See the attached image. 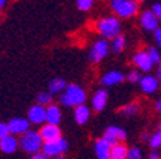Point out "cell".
Returning <instances> with one entry per match:
<instances>
[{
	"label": "cell",
	"instance_id": "6da1fadb",
	"mask_svg": "<svg viewBox=\"0 0 161 159\" xmlns=\"http://www.w3.org/2000/svg\"><path fill=\"white\" fill-rule=\"evenodd\" d=\"M85 100H86V92L80 86L74 85V83L68 85L66 89L60 93V98H59L60 105L68 106V108L82 105V103H85Z\"/></svg>",
	"mask_w": 161,
	"mask_h": 159
},
{
	"label": "cell",
	"instance_id": "7a4b0ae2",
	"mask_svg": "<svg viewBox=\"0 0 161 159\" xmlns=\"http://www.w3.org/2000/svg\"><path fill=\"white\" fill-rule=\"evenodd\" d=\"M97 30L104 39H114L121 34V22L118 16L102 17L97 22Z\"/></svg>",
	"mask_w": 161,
	"mask_h": 159
},
{
	"label": "cell",
	"instance_id": "3957f363",
	"mask_svg": "<svg viewBox=\"0 0 161 159\" xmlns=\"http://www.w3.org/2000/svg\"><path fill=\"white\" fill-rule=\"evenodd\" d=\"M19 143L20 148L27 153H37L42 151V146H43V139L40 136L39 132L36 130H26L25 133H22L19 138Z\"/></svg>",
	"mask_w": 161,
	"mask_h": 159
},
{
	"label": "cell",
	"instance_id": "277c9868",
	"mask_svg": "<svg viewBox=\"0 0 161 159\" xmlns=\"http://www.w3.org/2000/svg\"><path fill=\"white\" fill-rule=\"evenodd\" d=\"M111 9L121 19H130L138 13V2L137 0H112Z\"/></svg>",
	"mask_w": 161,
	"mask_h": 159
},
{
	"label": "cell",
	"instance_id": "5b68a950",
	"mask_svg": "<svg viewBox=\"0 0 161 159\" xmlns=\"http://www.w3.org/2000/svg\"><path fill=\"white\" fill-rule=\"evenodd\" d=\"M111 50V45L108 43V39L97 40L89 50V60L92 63H99L108 56Z\"/></svg>",
	"mask_w": 161,
	"mask_h": 159
},
{
	"label": "cell",
	"instance_id": "8992f818",
	"mask_svg": "<svg viewBox=\"0 0 161 159\" xmlns=\"http://www.w3.org/2000/svg\"><path fill=\"white\" fill-rule=\"evenodd\" d=\"M68 140L65 138H58L55 140H50V142H43V146H42V152L46 153L47 156L53 158L56 155H60V153H65L68 151Z\"/></svg>",
	"mask_w": 161,
	"mask_h": 159
},
{
	"label": "cell",
	"instance_id": "52a82bcc",
	"mask_svg": "<svg viewBox=\"0 0 161 159\" xmlns=\"http://www.w3.org/2000/svg\"><path fill=\"white\" fill-rule=\"evenodd\" d=\"M132 63L141 72H145V73H150L153 70V67H154V63L150 59V55H148L147 50H138L132 56Z\"/></svg>",
	"mask_w": 161,
	"mask_h": 159
},
{
	"label": "cell",
	"instance_id": "ba28073f",
	"mask_svg": "<svg viewBox=\"0 0 161 159\" xmlns=\"http://www.w3.org/2000/svg\"><path fill=\"white\" fill-rule=\"evenodd\" d=\"M27 119L33 125H43L46 122V106L43 105H33L27 112Z\"/></svg>",
	"mask_w": 161,
	"mask_h": 159
},
{
	"label": "cell",
	"instance_id": "9c48e42d",
	"mask_svg": "<svg viewBox=\"0 0 161 159\" xmlns=\"http://www.w3.org/2000/svg\"><path fill=\"white\" fill-rule=\"evenodd\" d=\"M138 83H140L141 90H142L145 95H154V93L158 90V87H160V82H158L157 76H153L150 73L141 76V79Z\"/></svg>",
	"mask_w": 161,
	"mask_h": 159
},
{
	"label": "cell",
	"instance_id": "30bf717a",
	"mask_svg": "<svg viewBox=\"0 0 161 159\" xmlns=\"http://www.w3.org/2000/svg\"><path fill=\"white\" fill-rule=\"evenodd\" d=\"M140 24L147 32H154L160 26V20L157 19V16H155V13L153 10H145L140 16Z\"/></svg>",
	"mask_w": 161,
	"mask_h": 159
},
{
	"label": "cell",
	"instance_id": "8fae6325",
	"mask_svg": "<svg viewBox=\"0 0 161 159\" xmlns=\"http://www.w3.org/2000/svg\"><path fill=\"white\" fill-rule=\"evenodd\" d=\"M104 138L111 145H114V143H118V142H124L127 139V132L122 128H119V126H109L105 130Z\"/></svg>",
	"mask_w": 161,
	"mask_h": 159
},
{
	"label": "cell",
	"instance_id": "7c38bea8",
	"mask_svg": "<svg viewBox=\"0 0 161 159\" xmlns=\"http://www.w3.org/2000/svg\"><path fill=\"white\" fill-rule=\"evenodd\" d=\"M39 133H40V136H42L43 142H50V140H55V139H58V138H60L59 125H53V123L45 122V125L40 128Z\"/></svg>",
	"mask_w": 161,
	"mask_h": 159
},
{
	"label": "cell",
	"instance_id": "4fadbf2b",
	"mask_svg": "<svg viewBox=\"0 0 161 159\" xmlns=\"http://www.w3.org/2000/svg\"><path fill=\"white\" fill-rule=\"evenodd\" d=\"M20 148V143H19V139L16 138V135H12L9 133L7 136H4L3 139H0V151L3 153H14L17 149Z\"/></svg>",
	"mask_w": 161,
	"mask_h": 159
},
{
	"label": "cell",
	"instance_id": "5bb4252c",
	"mask_svg": "<svg viewBox=\"0 0 161 159\" xmlns=\"http://www.w3.org/2000/svg\"><path fill=\"white\" fill-rule=\"evenodd\" d=\"M9 129L12 135H22L26 130H29L30 128V122L29 119H25V118H13V119L9 120Z\"/></svg>",
	"mask_w": 161,
	"mask_h": 159
},
{
	"label": "cell",
	"instance_id": "9a60e30c",
	"mask_svg": "<svg viewBox=\"0 0 161 159\" xmlns=\"http://www.w3.org/2000/svg\"><path fill=\"white\" fill-rule=\"evenodd\" d=\"M125 80V76L119 70H109L101 77V83L104 86H115V85H119Z\"/></svg>",
	"mask_w": 161,
	"mask_h": 159
},
{
	"label": "cell",
	"instance_id": "2e32d148",
	"mask_svg": "<svg viewBox=\"0 0 161 159\" xmlns=\"http://www.w3.org/2000/svg\"><path fill=\"white\" fill-rule=\"evenodd\" d=\"M108 103V92L105 89H98L92 96V109L101 112L105 109Z\"/></svg>",
	"mask_w": 161,
	"mask_h": 159
},
{
	"label": "cell",
	"instance_id": "e0dca14e",
	"mask_svg": "<svg viewBox=\"0 0 161 159\" xmlns=\"http://www.w3.org/2000/svg\"><path fill=\"white\" fill-rule=\"evenodd\" d=\"M111 143L108 142L105 138H101L95 142V155L98 159H109V152H111Z\"/></svg>",
	"mask_w": 161,
	"mask_h": 159
},
{
	"label": "cell",
	"instance_id": "ac0fdd59",
	"mask_svg": "<svg viewBox=\"0 0 161 159\" xmlns=\"http://www.w3.org/2000/svg\"><path fill=\"white\" fill-rule=\"evenodd\" d=\"M60 119H62V112L58 105H47L46 106V122L53 123V125H59Z\"/></svg>",
	"mask_w": 161,
	"mask_h": 159
},
{
	"label": "cell",
	"instance_id": "d6986e66",
	"mask_svg": "<svg viewBox=\"0 0 161 159\" xmlns=\"http://www.w3.org/2000/svg\"><path fill=\"white\" fill-rule=\"evenodd\" d=\"M91 118V110L88 106H85V103L75 106V120L79 125H85Z\"/></svg>",
	"mask_w": 161,
	"mask_h": 159
},
{
	"label": "cell",
	"instance_id": "ffe728a7",
	"mask_svg": "<svg viewBox=\"0 0 161 159\" xmlns=\"http://www.w3.org/2000/svg\"><path fill=\"white\" fill-rule=\"evenodd\" d=\"M127 156H128V148L122 142L114 143L111 146L109 159H127Z\"/></svg>",
	"mask_w": 161,
	"mask_h": 159
},
{
	"label": "cell",
	"instance_id": "44dd1931",
	"mask_svg": "<svg viewBox=\"0 0 161 159\" xmlns=\"http://www.w3.org/2000/svg\"><path fill=\"white\" fill-rule=\"evenodd\" d=\"M66 82H65L62 77H55L49 82V92L53 95V93H62L66 89Z\"/></svg>",
	"mask_w": 161,
	"mask_h": 159
},
{
	"label": "cell",
	"instance_id": "7402d4cb",
	"mask_svg": "<svg viewBox=\"0 0 161 159\" xmlns=\"http://www.w3.org/2000/svg\"><path fill=\"white\" fill-rule=\"evenodd\" d=\"M138 110H140V103L132 102V103H128V105L122 106V108L119 109V115L125 116V118H131V116L137 115Z\"/></svg>",
	"mask_w": 161,
	"mask_h": 159
},
{
	"label": "cell",
	"instance_id": "603a6c76",
	"mask_svg": "<svg viewBox=\"0 0 161 159\" xmlns=\"http://www.w3.org/2000/svg\"><path fill=\"white\" fill-rule=\"evenodd\" d=\"M112 42H111V50L115 53H119L124 50L125 45H127V39H125L122 34H118V36H115L114 39H111Z\"/></svg>",
	"mask_w": 161,
	"mask_h": 159
},
{
	"label": "cell",
	"instance_id": "cb8c5ba5",
	"mask_svg": "<svg viewBox=\"0 0 161 159\" xmlns=\"http://www.w3.org/2000/svg\"><path fill=\"white\" fill-rule=\"evenodd\" d=\"M36 103L43 105V106L50 105V103H52V93H50V92H40V93H37Z\"/></svg>",
	"mask_w": 161,
	"mask_h": 159
},
{
	"label": "cell",
	"instance_id": "d4e9b609",
	"mask_svg": "<svg viewBox=\"0 0 161 159\" xmlns=\"http://www.w3.org/2000/svg\"><path fill=\"white\" fill-rule=\"evenodd\" d=\"M150 146L153 149H158L161 148V128L154 133V135L150 136Z\"/></svg>",
	"mask_w": 161,
	"mask_h": 159
},
{
	"label": "cell",
	"instance_id": "484cf974",
	"mask_svg": "<svg viewBox=\"0 0 161 159\" xmlns=\"http://www.w3.org/2000/svg\"><path fill=\"white\" fill-rule=\"evenodd\" d=\"M148 55H150V59L153 60V63L154 65H160L161 63V52L157 49V47H150V49L147 50Z\"/></svg>",
	"mask_w": 161,
	"mask_h": 159
},
{
	"label": "cell",
	"instance_id": "4316f807",
	"mask_svg": "<svg viewBox=\"0 0 161 159\" xmlns=\"http://www.w3.org/2000/svg\"><path fill=\"white\" fill-rule=\"evenodd\" d=\"M95 0H76V7L80 12H88L92 9Z\"/></svg>",
	"mask_w": 161,
	"mask_h": 159
},
{
	"label": "cell",
	"instance_id": "83f0119b",
	"mask_svg": "<svg viewBox=\"0 0 161 159\" xmlns=\"http://www.w3.org/2000/svg\"><path fill=\"white\" fill-rule=\"evenodd\" d=\"M127 159H142V151L138 146H132V148L128 149Z\"/></svg>",
	"mask_w": 161,
	"mask_h": 159
},
{
	"label": "cell",
	"instance_id": "f1b7e54d",
	"mask_svg": "<svg viewBox=\"0 0 161 159\" xmlns=\"http://www.w3.org/2000/svg\"><path fill=\"white\" fill-rule=\"evenodd\" d=\"M127 79L131 83H138L141 79V70H131L127 75Z\"/></svg>",
	"mask_w": 161,
	"mask_h": 159
},
{
	"label": "cell",
	"instance_id": "f546056e",
	"mask_svg": "<svg viewBox=\"0 0 161 159\" xmlns=\"http://www.w3.org/2000/svg\"><path fill=\"white\" fill-rule=\"evenodd\" d=\"M10 133V129H9V125L7 123H3L0 122V139H3L4 136H7Z\"/></svg>",
	"mask_w": 161,
	"mask_h": 159
},
{
	"label": "cell",
	"instance_id": "4dcf8cb0",
	"mask_svg": "<svg viewBox=\"0 0 161 159\" xmlns=\"http://www.w3.org/2000/svg\"><path fill=\"white\" fill-rule=\"evenodd\" d=\"M153 12L155 13V16H157V19L160 20V23H161V3H155L154 6H153Z\"/></svg>",
	"mask_w": 161,
	"mask_h": 159
},
{
	"label": "cell",
	"instance_id": "1f68e13d",
	"mask_svg": "<svg viewBox=\"0 0 161 159\" xmlns=\"http://www.w3.org/2000/svg\"><path fill=\"white\" fill-rule=\"evenodd\" d=\"M148 159H161L160 151H157V149L150 151V153H148Z\"/></svg>",
	"mask_w": 161,
	"mask_h": 159
},
{
	"label": "cell",
	"instance_id": "d6a6232c",
	"mask_svg": "<svg viewBox=\"0 0 161 159\" xmlns=\"http://www.w3.org/2000/svg\"><path fill=\"white\" fill-rule=\"evenodd\" d=\"M154 37H155V40H157L158 46L161 47V27H160V26H158L157 29L154 30Z\"/></svg>",
	"mask_w": 161,
	"mask_h": 159
},
{
	"label": "cell",
	"instance_id": "836d02e7",
	"mask_svg": "<svg viewBox=\"0 0 161 159\" xmlns=\"http://www.w3.org/2000/svg\"><path fill=\"white\" fill-rule=\"evenodd\" d=\"M32 159H50V156H47L46 153H43L42 151H40V152H37V153H33Z\"/></svg>",
	"mask_w": 161,
	"mask_h": 159
},
{
	"label": "cell",
	"instance_id": "e575fe53",
	"mask_svg": "<svg viewBox=\"0 0 161 159\" xmlns=\"http://www.w3.org/2000/svg\"><path fill=\"white\" fill-rule=\"evenodd\" d=\"M148 139H150V133H148V132H142V133H141V140L147 142Z\"/></svg>",
	"mask_w": 161,
	"mask_h": 159
},
{
	"label": "cell",
	"instance_id": "d590c367",
	"mask_svg": "<svg viewBox=\"0 0 161 159\" xmlns=\"http://www.w3.org/2000/svg\"><path fill=\"white\" fill-rule=\"evenodd\" d=\"M155 110H157L158 113H161V98L155 102Z\"/></svg>",
	"mask_w": 161,
	"mask_h": 159
},
{
	"label": "cell",
	"instance_id": "8d00e7d4",
	"mask_svg": "<svg viewBox=\"0 0 161 159\" xmlns=\"http://www.w3.org/2000/svg\"><path fill=\"white\" fill-rule=\"evenodd\" d=\"M157 79L160 82V86H161V63L158 65V69H157Z\"/></svg>",
	"mask_w": 161,
	"mask_h": 159
},
{
	"label": "cell",
	"instance_id": "74e56055",
	"mask_svg": "<svg viewBox=\"0 0 161 159\" xmlns=\"http://www.w3.org/2000/svg\"><path fill=\"white\" fill-rule=\"evenodd\" d=\"M6 3H7V0H0V10L6 6Z\"/></svg>",
	"mask_w": 161,
	"mask_h": 159
},
{
	"label": "cell",
	"instance_id": "f35d334b",
	"mask_svg": "<svg viewBox=\"0 0 161 159\" xmlns=\"http://www.w3.org/2000/svg\"><path fill=\"white\" fill-rule=\"evenodd\" d=\"M53 159H65V156H64V153H60V155L53 156Z\"/></svg>",
	"mask_w": 161,
	"mask_h": 159
},
{
	"label": "cell",
	"instance_id": "ab89813d",
	"mask_svg": "<svg viewBox=\"0 0 161 159\" xmlns=\"http://www.w3.org/2000/svg\"><path fill=\"white\" fill-rule=\"evenodd\" d=\"M137 2H138V3H140V2H144V0H137Z\"/></svg>",
	"mask_w": 161,
	"mask_h": 159
}]
</instances>
